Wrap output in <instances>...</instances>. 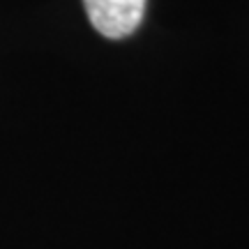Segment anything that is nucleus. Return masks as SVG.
Listing matches in <instances>:
<instances>
[{
    "mask_svg": "<svg viewBox=\"0 0 249 249\" xmlns=\"http://www.w3.org/2000/svg\"><path fill=\"white\" fill-rule=\"evenodd\" d=\"M90 23L108 39L132 35L143 21L145 0H83Z\"/></svg>",
    "mask_w": 249,
    "mask_h": 249,
    "instance_id": "f257e3e1",
    "label": "nucleus"
}]
</instances>
